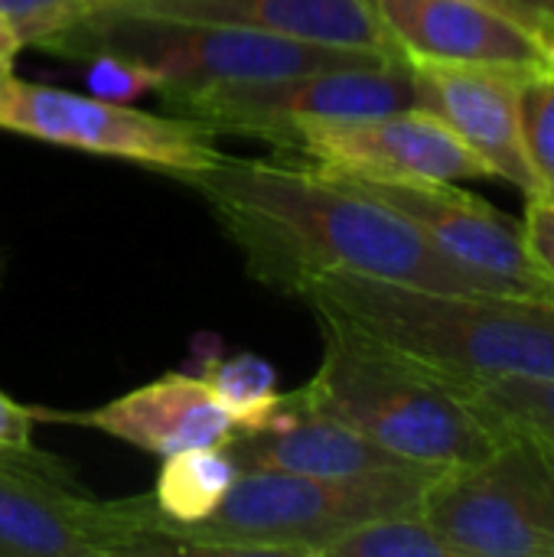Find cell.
<instances>
[{
    "instance_id": "cell-1",
    "label": "cell",
    "mask_w": 554,
    "mask_h": 557,
    "mask_svg": "<svg viewBox=\"0 0 554 557\" xmlns=\"http://www.w3.org/2000/svg\"><path fill=\"white\" fill-rule=\"evenodd\" d=\"M216 212L251 277L297 297L323 274H362L457 294H500L447 258L411 219L300 160H238L176 176Z\"/></svg>"
},
{
    "instance_id": "cell-2",
    "label": "cell",
    "mask_w": 554,
    "mask_h": 557,
    "mask_svg": "<svg viewBox=\"0 0 554 557\" xmlns=\"http://www.w3.org/2000/svg\"><path fill=\"white\" fill-rule=\"evenodd\" d=\"M297 297L457 392L503 379H554V300L424 290L362 274L313 277Z\"/></svg>"
},
{
    "instance_id": "cell-3",
    "label": "cell",
    "mask_w": 554,
    "mask_h": 557,
    "mask_svg": "<svg viewBox=\"0 0 554 557\" xmlns=\"http://www.w3.org/2000/svg\"><path fill=\"white\" fill-rule=\"evenodd\" d=\"M323 359L294 395L418 467H467L496 450V431L451 382L343 320L320 317Z\"/></svg>"
},
{
    "instance_id": "cell-4",
    "label": "cell",
    "mask_w": 554,
    "mask_h": 557,
    "mask_svg": "<svg viewBox=\"0 0 554 557\" xmlns=\"http://www.w3.org/2000/svg\"><path fill=\"white\" fill-rule=\"evenodd\" d=\"M441 467H402L369 476H307L242 470L219 509L193 525L157 516L163 555L323 557L340 535L385 516L421 512Z\"/></svg>"
},
{
    "instance_id": "cell-5",
    "label": "cell",
    "mask_w": 554,
    "mask_h": 557,
    "mask_svg": "<svg viewBox=\"0 0 554 557\" xmlns=\"http://www.w3.org/2000/svg\"><path fill=\"white\" fill-rule=\"evenodd\" d=\"M33 46L72 62H85L95 55L124 59L131 65L153 72L160 78V91L402 59V55H382L366 49L304 42V39L242 29V26H216V23L137 13L104 0L78 13L75 20L42 33L39 39H33Z\"/></svg>"
},
{
    "instance_id": "cell-6",
    "label": "cell",
    "mask_w": 554,
    "mask_h": 557,
    "mask_svg": "<svg viewBox=\"0 0 554 557\" xmlns=\"http://www.w3.org/2000/svg\"><path fill=\"white\" fill-rule=\"evenodd\" d=\"M421 512L460 557H554V444L503 431L480 463L441 470Z\"/></svg>"
},
{
    "instance_id": "cell-7",
    "label": "cell",
    "mask_w": 554,
    "mask_h": 557,
    "mask_svg": "<svg viewBox=\"0 0 554 557\" xmlns=\"http://www.w3.org/2000/svg\"><path fill=\"white\" fill-rule=\"evenodd\" d=\"M160 95L170 114L189 117L209 134H242L281 147L287 131L304 117H356L415 108V75L408 59H389L255 82L163 88Z\"/></svg>"
},
{
    "instance_id": "cell-8",
    "label": "cell",
    "mask_w": 554,
    "mask_h": 557,
    "mask_svg": "<svg viewBox=\"0 0 554 557\" xmlns=\"http://www.w3.org/2000/svg\"><path fill=\"white\" fill-rule=\"evenodd\" d=\"M0 131L95 157L140 163L170 176L206 170L222 157L212 144L216 134L189 117L150 114L98 95L23 82L13 72L0 78Z\"/></svg>"
},
{
    "instance_id": "cell-9",
    "label": "cell",
    "mask_w": 554,
    "mask_h": 557,
    "mask_svg": "<svg viewBox=\"0 0 554 557\" xmlns=\"http://www.w3.org/2000/svg\"><path fill=\"white\" fill-rule=\"evenodd\" d=\"M150 496L98 503L56 480L46 454L0 450V555L160 557Z\"/></svg>"
},
{
    "instance_id": "cell-10",
    "label": "cell",
    "mask_w": 554,
    "mask_h": 557,
    "mask_svg": "<svg viewBox=\"0 0 554 557\" xmlns=\"http://www.w3.org/2000/svg\"><path fill=\"white\" fill-rule=\"evenodd\" d=\"M281 150L323 173L376 183H464L490 176V170L421 108L304 117L287 131Z\"/></svg>"
},
{
    "instance_id": "cell-11",
    "label": "cell",
    "mask_w": 554,
    "mask_h": 557,
    "mask_svg": "<svg viewBox=\"0 0 554 557\" xmlns=\"http://www.w3.org/2000/svg\"><path fill=\"white\" fill-rule=\"evenodd\" d=\"M343 180L356 183L359 189L372 193L376 199L411 219L447 258H454L493 290L554 300V284L529 255L522 228L513 225L487 199L460 189L457 183H376L356 176Z\"/></svg>"
},
{
    "instance_id": "cell-12",
    "label": "cell",
    "mask_w": 554,
    "mask_h": 557,
    "mask_svg": "<svg viewBox=\"0 0 554 557\" xmlns=\"http://www.w3.org/2000/svg\"><path fill=\"white\" fill-rule=\"evenodd\" d=\"M415 108L434 114L487 170L535 196V170L522 127L526 72L483 65L411 62Z\"/></svg>"
},
{
    "instance_id": "cell-13",
    "label": "cell",
    "mask_w": 554,
    "mask_h": 557,
    "mask_svg": "<svg viewBox=\"0 0 554 557\" xmlns=\"http://www.w3.org/2000/svg\"><path fill=\"white\" fill-rule=\"evenodd\" d=\"M376 13L408 62L483 65L509 72L552 69L542 36L480 0H372Z\"/></svg>"
},
{
    "instance_id": "cell-14",
    "label": "cell",
    "mask_w": 554,
    "mask_h": 557,
    "mask_svg": "<svg viewBox=\"0 0 554 557\" xmlns=\"http://www.w3.org/2000/svg\"><path fill=\"white\" fill-rule=\"evenodd\" d=\"M36 418L75 421L144 454L170 457L193 447H225L238 428L202 375L170 372L85 414L36 411Z\"/></svg>"
},
{
    "instance_id": "cell-15",
    "label": "cell",
    "mask_w": 554,
    "mask_h": 557,
    "mask_svg": "<svg viewBox=\"0 0 554 557\" xmlns=\"http://www.w3.org/2000/svg\"><path fill=\"white\" fill-rule=\"evenodd\" d=\"M137 13L242 26L304 42L398 55L372 0H104Z\"/></svg>"
},
{
    "instance_id": "cell-16",
    "label": "cell",
    "mask_w": 554,
    "mask_h": 557,
    "mask_svg": "<svg viewBox=\"0 0 554 557\" xmlns=\"http://www.w3.org/2000/svg\"><path fill=\"white\" fill-rule=\"evenodd\" d=\"M238 470H287L307 476H369L402 467H418L379 447L349 424L307 408L297 395H284L274 421L255 434H238L229 444Z\"/></svg>"
},
{
    "instance_id": "cell-17",
    "label": "cell",
    "mask_w": 554,
    "mask_h": 557,
    "mask_svg": "<svg viewBox=\"0 0 554 557\" xmlns=\"http://www.w3.org/2000/svg\"><path fill=\"white\" fill-rule=\"evenodd\" d=\"M238 463L229 447H193L163 457L157 473V486L150 493L153 506L163 519L193 525L209 519L232 483L238 480Z\"/></svg>"
},
{
    "instance_id": "cell-18",
    "label": "cell",
    "mask_w": 554,
    "mask_h": 557,
    "mask_svg": "<svg viewBox=\"0 0 554 557\" xmlns=\"http://www.w3.org/2000/svg\"><path fill=\"white\" fill-rule=\"evenodd\" d=\"M196 375H202L209 382L216 398L232 414L238 434H255V431L268 428L284 405V395L278 392L274 369L251 352H238L229 359L206 356Z\"/></svg>"
},
{
    "instance_id": "cell-19",
    "label": "cell",
    "mask_w": 554,
    "mask_h": 557,
    "mask_svg": "<svg viewBox=\"0 0 554 557\" xmlns=\"http://www.w3.org/2000/svg\"><path fill=\"white\" fill-rule=\"evenodd\" d=\"M323 557H460L424 512L372 519L323 548Z\"/></svg>"
},
{
    "instance_id": "cell-20",
    "label": "cell",
    "mask_w": 554,
    "mask_h": 557,
    "mask_svg": "<svg viewBox=\"0 0 554 557\" xmlns=\"http://www.w3.org/2000/svg\"><path fill=\"white\" fill-rule=\"evenodd\" d=\"M464 395L496 431H522L554 444V379H503Z\"/></svg>"
},
{
    "instance_id": "cell-21",
    "label": "cell",
    "mask_w": 554,
    "mask_h": 557,
    "mask_svg": "<svg viewBox=\"0 0 554 557\" xmlns=\"http://www.w3.org/2000/svg\"><path fill=\"white\" fill-rule=\"evenodd\" d=\"M522 127L535 170V196L554 202V65L532 72L522 88Z\"/></svg>"
},
{
    "instance_id": "cell-22",
    "label": "cell",
    "mask_w": 554,
    "mask_h": 557,
    "mask_svg": "<svg viewBox=\"0 0 554 557\" xmlns=\"http://www.w3.org/2000/svg\"><path fill=\"white\" fill-rule=\"evenodd\" d=\"M88 69H85V82L88 88L104 98V101H118V104H131L134 98L147 95V91H160V78L140 65H131L124 59H114V55H95V59H85Z\"/></svg>"
},
{
    "instance_id": "cell-23",
    "label": "cell",
    "mask_w": 554,
    "mask_h": 557,
    "mask_svg": "<svg viewBox=\"0 0 554 557\" xmlns=\"http://www.w3.org/2000/svg\"><path fill=\"white\" fill-rule=\"evenodd\" d=\"M98 3L101 0H0V16L13 20L23 33V42L33 46V39H39L42 33L75 20Z\"/></svg>"
},
{
    "instance_id": "cell-24",
    "label": "cell",
    "mask_w": 554,
    "mask_h": 557,
    "mask_svg": "<svg viewBox=\"0 0 554 557\" xmlns=\"http://www.w3.org/2000/svg\"><path fill=\"white\" fill-rule=\"evenodd\" d=\"M522 238L542 274L554 284V202L549 199H526V219H522Z\"/></svg>"
},
{
    "instance_id": "cell-25",
    "label": "cell",
    "mask_w": 554,
    "mask_h": 557,
    "mask_svg": "<svg viewBox=\"0 0 554 557\" xmlns=\"http://www.w3.org/2000/svg\"><path fill=\"white\" fill-rule=\"evenodd\" d=\"M36 411L16 405L10 395L0 392V450L3 454H39L33 447Z\"/></svg>"
},
{
    "instance_id": "cell-26",
    "label": "cell",
    "mask_w": 554,
    "mask_h": 557,
    "mask_svg": "<svg viewBox=\"0 0 554 557\" xmlns=\"http://www.w3.org/2000/svg\"><path fill=\"white\" fill-rule=\"evenodd\" d=\"M506 16H513L516 23H522L526 29H532L535 36H542L545 42L554 33V0H480Z\"/></svg>"
},
{
    "instance_id": "cell-27",
    "label": "cell",
    "mask_w": 554,
    "mask_h": 557,
    "mask_svg": "<svg viewBox=\"0 0 554 557\" xmlns=\"http://www.w3.org/2000/svg\"><path fill=\"white\" fill-rule=\"evenodd\" d=\"M23 46L26 42H23V33L16 29V23L0 16V78L13 72V62H16Z\"/></svg>"
},
{
    "instance_id": "cell-28",
    "label": "cell",
    "mask_w": 554,
    "mask_h": 557,
    "mask_svg": "<svg viewBox=\"0 0 554 557\" xmlns=\"http://www.w3.org/2000/svg\"><path fill=\"white\" fill-rule=\"evenodd\" d=\"M549 49H552V62H554V33H552V39H549Z\"/></svg>"
}]
</instances>
